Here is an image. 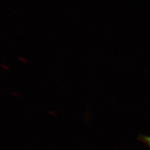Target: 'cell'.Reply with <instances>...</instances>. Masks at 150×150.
I'll use <instances>...</instances> for the list:
<instances>
[{
    "label": "cell",
    "mask_w": 150,
    "mask_h": 150,
    "mask_svg": "<svg viewBox=\"0 0 150 150\" xmlns=\"http://www.w3.org/2000/svg\"><path fill=\"white\" fill-rule=\"evenodd\" d=\"M138 140L140 141L141 142H142L150 149V137H149V136L140 135L138 137Z\"/></svg>",
    "instance_id": "6da1fadb"
}]
</instances>
